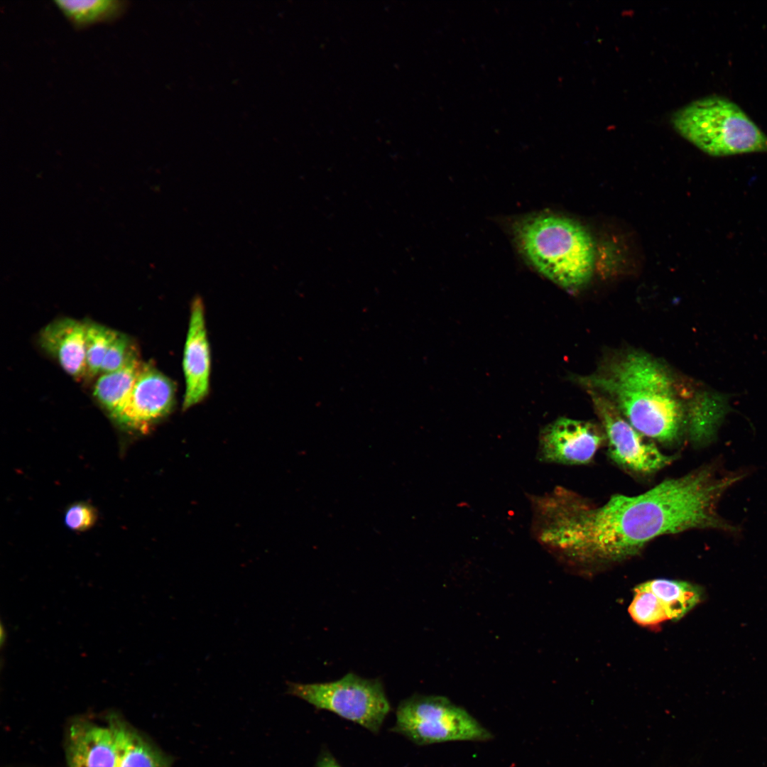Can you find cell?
Masks as SVG:
<instances>
[{
    "label": "cell",
    "instance_id": "15",
    "mask_svg": "<svg viewBox=\"0 0 767 767\" xmlns=\"http://www.w3.org/2000/svg\"><path fill=\"white\" fill-rule=\"evenodd\" d=\"M55 4L75 28L115 21L128 7L121 0H55Z\"/></svg>",
    "mask_w": 767,
    "mask_h": 767
},
{
    "label": "cell",
    "instance_id": "18",
    "mask_svg": "<svg viewBox=\"0 0 767 767\" xmlns=\"http://www.w3.org/2000/svg\"><path fill=\"white\" fill-rule=\"evenodd\" d=\"M629 611L631 618L643 626L656 625L669 619L659 599L643 583L634 589Z\"/></svg>",
    "mask_w": 767,
    "mask_h": 767
},
{
    "label": "cell",
    "instance_id": "14",
    "mask_svg": "<svg viewBox=\"0 0 767 767\" xmlns=\"http://www.w3.org/2000/svg\"><path fill=\"white\" fill-rule=\"evenodd\" d=\"M136 350L116 371L102 374L93 388V396L109 415L116 412L128 398L141 369Z\"/></svg>",
    "mask_w": 767,
    "mask_h": 767
},
{
    "label": "cell",
    "instance_id": "19",
    "mask_svg": "<svg viewBox=\"0 0 767 767\" xmlns=\"http://www.w3.org/2000/svg\"><path fill=\"white\" fill-rule=\"evenodd\" d=\"M134 351L129 337L119 332L109 347L102 364L100 373L106 374L117 370L125 364Z\"/></svg>",
    "mask_w": 767,
    "mask_h": 767
},
{
    "label": "cell",
    "instance_id": "4",
    "mask_svg": "<svg viewBox=\"0 0 767 767\" xmlns=\"http://www.w3.org/2000/svg\"><path fill=\"white\" fill-rule=\"evenodd\" d=\"M671 124L681 136L712 156L767 153V135L739 105L722 96L687 104L673 114Z\"/></svg>",
    "mask_w": 767,
    "mask_h": 767
},
{
    "label": "cell",
    "instance_id": "21",
    "mask_svg": "<svg viewBox=\"0 0 767 767\" xmlns=\"http://www.w3.org/2000/svg\"><path fill=\"white\" fill-rule=\"evenodd\" d=\"M314 767H342L327 749L321 750Z\"/></svg>",
    "mask_w": 767,
    "mask_h": 767
},
{
    "label": "cell",
    "instance_id": "16",
    "mask_svg": "<svg viewBox=\"0 0 767 767\" xmlns=\"http://www.w3.org/2000/svg\"><path fill=\"white\" fill-rule=\"evenodd\" d=\"M660 601L669 619L678 620L701 600L702 591L691 583L656 579L643 583Z\"/></svg>",
    "mask_w": 767,
    "mask_h": 767
},
{
    "label": "cell",
    "instance_id": "1",
    "mask_svg": "<svg viewBox=\"0 0 767 767\" xmlns=\"http://www.w3.org/2000/svg\"><path fill=\"white\" fill-rule=\"evenodd\" d=\"M750 474L746 467L728 469L718 457L643 493L614 494L602 504L557 486L528 496L531 533L551 553L583 564L626 560L658 537L689 530L712 529L737 537L741 528L721 516L718 504L729 488Z\"/></svg>",
    "mask_w": 767,
    "mask_h": 767
},
{
    "label": "cell",
    "instance_id": "8",
    "mask_svg": "<svg viewBox=\"0 0 767 767\" xmlns=\"http://www.w3.org/2000/svg\"><path fill=\"white\" fill-rule=\"evenodd\" d=\"M174 382L151 364H143L124 404L110 415L120 427L143 431L170 413L175 404Z\"/></svg>",
    "mask_w": 767,
    "mask_h": 767
},
{
    "label": "cell",
    "instance_id": "22",
    "mask_svg": "<svg viewBox=\"0 0 767 767\" xmlns=\"http://www.w3.org/2000/svg\"><path fill=\"white\" fill-rule=\"evenodd\" d=\"M6 631L4 630L3 624H1V646L3 645L4 641L6 640Z\"/></svg>",
    "mask_w": 767,
    "mask_h": 767
},
{
    "label": "cell",
    "instance_id": "12",
    "mask_svg": "<svg viewBox=\"0 0 767 767\" xmlns=\"http://www.w3.org/2000/svg\"><path fill=\"white\" fill-rule=\"evenodd\" d=\"M66 752L69 767H114V741L108 726L75 722L69 729Z\"/></svg>",
    "mask_w": 767,
    "mask_h": 767
},
{
    "label": "cell",
    "instance_id": "13",
    "mask_svg": "<svg viewBox=\"0 0 767 767\" xmlns=\"http://www.w3.org/2000/svg\"><path fill=\"white\" fill-rule=\"evenodd\" d=\"M115 746L114 767H172L174 758L119 716L108 717Z\"/></svg>",
    "mask_w": 767,
    "mask_h": 767
},
{
    "label": "cell",
    "instance_id": "7",
    "mask_svg": "<svg viewBox=\"0 0 767 767\" xmlns=\"http://www.w3.org/2000/svg\"><path fill=\"white\" fill-rule=\"evenodd\" d=\"M589 392L606 435L609 457L614 463L633 473L650 474L674 461V456L664 454L635 429L606 396Z\"/></svg>",
    "mask_w": 767,
    "mask_h": 767
},
{
    "label": "cell",
    "instance_id": "17",
    "mask_svg": "<svg viewBox=\"0 0 767 767\" xmlns=\"http://www.w3.org/2000/svg\"><path fill=\"white\" fill-rule=\"evenodd\" d=\"M119 332L97 323H86V375L92 377L100 373L105 354Z\"/></svg>",
    "mask_w": 767,
    "mask_h": 767
},
{
    "label": "cell",
    "instance_id": "9",
    "mask_svg": "<svg viewBox=\"0 0 767 767\" xmlns=\"http://www.w3.org/2000/svg\"><path fill=\"white\" fill-rule=\"evenodd\" d=\"M606 440L602 427L568 418H560L540 432L537 459L567 465L590 462Z\"/></svg>",
    "mask_w": 767,
    "mask_h": 767
},
{
    "label": "cell",
    "instance_id": "10",
    "mask_svg": "<svg viewBox=\"0 0 767 767\" xmlns=\"http://www.w3.org/2000/svg\"><path fill=\"white\" fill-rule=\"evenodd\" d=\"M182 364L185 383L183 409L187 410L202 402L210 391L211 352L200 296L191 303Z\"/></svg>",
    "mask_w": 767,
    "mask_h": 767
},
{
    "label": "cell",
    "instance_id": "5",
    "mask_svg": "<svg viewBox=\"0 0 767 767\" xmlns=\"http://www.w3.org/2000/svg\"><path fill=\"white\" fill-rule=\"evenodd\" d=\"M396 717L391 731L419 746L493 737L467 710L442 696L414 695L399 703Z\"/></svg>",
    "mask_w": 767,
    "mask_h": 767
},
{
    "label": "cell",
    "instance_id": "2",
    "mask_svg": "<svg viewBox=\"0 0 767 767\" xmlns=\"http://www.w3.org/2000/svg\"><path fill=\"white\" fill-rule=\"evenodd\" d=\"M579 380L611 401L645 437L665 445L681 437L687 423L684 405L670 374L648 354L628 353Z\"/></svg>",
    "mask_w": 767,
    "mask_h": 767
},
{
    "label": "cell",
    "instance_id": "11",
    "mask_svg": "<svg viewBox=\"0 0 767 767\" xmlns=\"http://www.w3.org/2000/svg\"><path fill=\"white\" fill-rule=\"evenodd\" d=\"M85 332L86 323L60 318L40 330L39 343L68 374L80 378L86 375Z\"/></svg>",
    "mask_w": 767,
    "mask_h": 767
},
{
    "label": "cell",
    "instance_id": "6",
    "mask_svg": "<svg viewBox=\"0 0 767 767\" xmlns=\"http://www.w3.org/2000/svg\"><path fill=\"white\" fill-rule=\"evenodd\" d=\"M287 693L299 697L317 709L332 712L378 734L389 712L390 703L382 682L364 679L353 673L341 679L322 683L287 682Z\"/></svg>",
    "mask_w": 767,
    "mask_h": 767
},
{
    "label": "cell",
    "instance_id": "3",
    "mask_svg": "<svg viewBox=\"0 0 767 767\" xmlns=\"http://www.w3.org/2000/svg\"><path fill=\"white\" fill-rule=\"evenodd\" d=\"M518 249L540 274L568 290L585 285L594 268V246L589 232L565 217L542 213L513 227Z\"/></svg>",
    "mask_w": 767,
    "mask_h": 767
},
{
    "label": "cell",
    "instance_id": "20",
    "mask_svg": "<svg viewBox=\"0 0 767 767\" xmlns=\"http://www.w3.org/2000/svg\"><path fill=\"white\" fill-rule=\"evenodd\" d=\"M96 509L85 502H77L69 506L64 513V523L67 528L82 532L91 528L96 523Z\"/></svg>",
    "mask_w": 767,
    "mask_h": 767
}]
</instances>
